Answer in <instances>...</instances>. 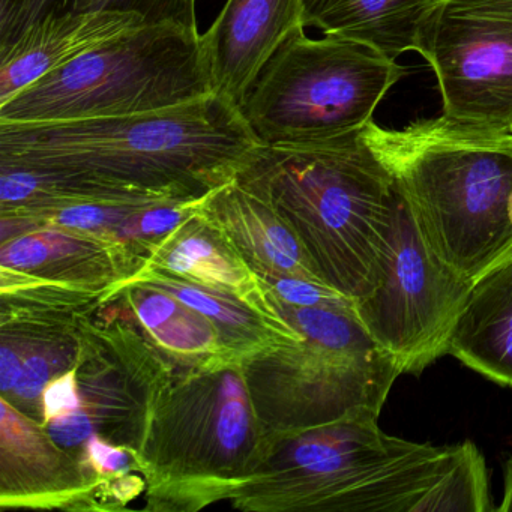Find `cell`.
Instances as JSON below:
<instances>
[{"label":"cell","instance_id":"9a60e30c","mask_svg":"<svg viewBox=\"0 0 512 512\" xmlns=\"http://www.w3.org/2000/svg\"><path fill=\"white\" fill-rule=\"evenodd\" d=\"M145 25L136 14L86 10L44 17L0 47V104L80 56Z\"/></svg>","mask_w":512,"mask_h":512},{"label":"cell","instance_id":"7402d4cb","mask_svg":"<svg viewBox=\"0 0 512 512\" xmlns=\"http://www.w3.org/2000/svg\"><path fill=\"white\" fill-rule=\"evenodd\" d=\"M88 10L136 14L145 25H173L199 32L196 0H91Z\"/></svg>","mask_w":512,"mask_h":512},{"label":"cell","instance_id":"d6986e66","mask_svg":"<svg viewBox=\"0 0 512 512\" xmlns=\"http://www.w3.org/2000/svg\"><path fill=\"white\" fill-rule=\"evenodd\" d=\"M448 353L512 388V251L473 281Z\"/></svg>","mask_w":512,"mask_h":512},{"label":"cell","instance_id":"277c9868","mask_svg":"<svg viewBox=\"0 0 512 512\" xmlns=\"http://www.w3.org/2000/svg\"><path fill=\"white\" fill-rule=\"evenodd\" d=\"M403 194L425 244L475 281L512 251V134L440 116L361 131Z\"/></svg>","mask_w":512,"mask_h":512},{"label":"cell","instance_id":"d4e9b609","mask_svg":"<svg viewBox=\"0 0 512 512\" xmlns=\"http://www.w3.org/2000/svg\"><path fill=\"white\" fill-rule=\"evenodd\" d=\"M505 490H503L502 505L499 511L512 512V458L506 464L505 470Z\"/></svg>","mask_w":512,"mask_h":512},{"label":"cell","instance_id":"9c48e42d","mask_svg":"<svg viewBox=\"0 0 512 512\" xmlns=\"http://www.w3.org/2000/svg\"><path fill=\"white\" fill-rule=\"evenodd\" d=\"M79 328L73 404L44 428L77 461L92 440L140 454L158 395L178 370L113 299L83 314Z\"/></svg>","mask_w":512,"mask_h":512},{"label":"cell","instance_id":"8992f818","mask_svg":"<svg viewBox=\"0 0 512 512\" xmlns=\"http://www.w3.org/2000/svg\"><path fill=\"white\" fill-rule=\"evenodd\" d=\"M269 295L278 313L304 334L301 341L242 361L251 401L269 439L347 416H379L404 373L365 331L355 308L295 307Z\"/></svg>","mask_w":512,"mask_h":512},{"label":"cell","instance_id":"52a82bcc","mask_svg":"<svg viewBox=\"0 0 512 512\" xmlns=\"http://www.w3.org/2000/svg\"><path fill=\"white\" fill-rule=\"evenodd\" d=\"M214 94L202 35L142 25L0 104V122L86 121L157 112Z\"/></svg>","mask_w":512,"mask_h":512},{"label":"cell","instance_id":"cb8c5ba5","mask_svg":"<svg viewBox=\"0 0 512 512\" xmlns=\"http://www.w3.org/2000/svg\"><path fill=\"white\" fill-rule=\"evenodd\" d=\"M91 0H20L19 10L7 28L0 31V47L16 41L38 20L88 10Z\"/></svg>","mask_w":512,"mask_h":512},{"label":"cell","instance_id":"8fae6325","mask_svg":"<svg viewBox=\"0 0 512 512\" xmlns=\"http://www.w3.org/2000/svg\"><path fill=\"white\" fill-rule=\"evenodd\" d=\"M418 53L436 74L445 118L512 134V0H436Z\"/></svg>","mask_w":512,"mask_h":512},{"label":"cell","instance_id":"ba28073f","mask_svg":"<svg viewBox=\"0 0 512 512\" xmlns=\"http://www.w3.org/2000/svg\"><path fill=\"white\" fill-rule=\"evenodd\" d=\"M406 68L371 47L296 31L251 85L241 106L262 145L311 143L364 130Z\"/></svg>","mask_w":512,"mask_h":512},{"label":"cell","instance_id":"2e32d148","mask_svg":"<svg viewBox=\"0 0 512 512\" xmlns=\"http://www.w3.org/2000/svg\"><path fill=\"white\" fill-rule=\"evenodd\" d=\"M199 211L226 235L257 277L323 283L292 229L235 179L203 197Z\"/></svg>","mask_w":512,"mask_h":512},{"label":"cell","instance_id":"5bb4252c","mask_svg":"<svg viewBox=\"0 0 512 512\" xmlns=\"http://www.w3.org/2000/svg\"><path fill=\"white\" fill-rule=\"evenodd\" d=\"M145 265L112 239L67 227L40 226L0 244L2 271L92 292H110Z\"/></svg>","mask_w":512,"mask_h":512},{"label":"cell","instance_id":"ac0fdd59","mask_svg":"<svg viewBox=\"0 0 512 512\" xmlns=\"http://www.w3.org/2000/svg\"><path fill=\"white\" fill-rule=\"evenodd\" d=\"M146 265L212 289L235 293L263 313L284 319L262 280L199 209L155 248Z\"/></svg>","mask_w":512,"mask_h":512},{"label":"cell","instance_id":"603a6c76","mask_svg":"<svg viewBox=\"0 0 512 512\" xmlns=\"http://www.w3.org/2000/svg\"><path fill=\"white\" fill-rule=\"evenodd\" d=\"M272 295L295 307L355 308V302L319 281L301 278H260Z\"/></svg>","mask_w":512,"mask_h":512},{"label":"cell","instance_id":"30bf717a","mask_svg":"<svg viewBox=\"0 0 512 512\" xmlns=\"http://www.w3.org/2000/svg\"><path fill=\"white\" fill-rule=\"evenodd\" d=\"M472 283L425 244L400 193L385 275L370 293L356 299L355 313L403 373L418 374L448 353Z\"/></svg>","mask_w":512,"mask_h":512},{"label":"cell","instance_id":"ffe728a7","mask_svg":"<svg viewBox=\"0 0 512 512\" xmlns=\"http://www.w3.org/2000/svg\"><path fill=\"white\" fill-rule=\"evenodd\" d=\"M436 0H302L304 26L364 44L395 61L418 52Z\"/></svg>","mask_w":512,"mask_h":512},{"label":"cell","instance_id":"7a4b0ae2","mask_svg":"<svg viewBox=\"0 0 512 512\" xmlns=\"http://www.w3.org/2000/svg\"><path fill=\"white\" fill-rule=\"evenodd\" d=\"M242 511L488 512L487 464L472 442L436 446L391 436L353 415L272 437Z\"/></svg>","mask_w":512,"mask_h":512},{"label":"cell","instance_id":"3957f363","mask_svg":"<svg viewBox=\"0 0 512 512\" xmlns=\"http://www.w3.org/2000/svg\"><path fill=\"white\" fill-rule=\"evenodd\" d=\"M235 181L280 215L323 283L355 302L382 281L400 191L361 131L260 143Z\"/></svg>","mask_w":512,"mask_h":512},{"label":"cell","instance_id":"7c38bea8","mask_svg":"<svg viewBox=\"0 0 512 512\" xmlns=\"http://www.w3.org/2000/svg\"><path fill=\"white\" fill-rule=\"evenodd\" d=\"M2 508L100 511L97 491L79 461L37 419L0 398Z\"/></svg>","mask_w":512,"mask_h":512},{"label":"cell","instance_id":"5b68a950","mask_svg":"<svg viewBox=\"0 0 512 512\" xmlns=\"http://www.w3.org/2000/svg\"><path fill=\"white\" fill-rule=\"evenodd\" d=\"M271 449L242 361L172 374L152 413L139 458L148 511H200L232 500Z\"/></svg>","mask_w":512,"mask_h":512},{"label":"cell","instance_id":"44dd1931","mask_svg":"<svg viewBox=\"0 0 512 512\" xmlns=\"http://www.w3.org/2000/svg\"><path fill=\"white\" fill-rule=\"evenodd\" d=\"M130 280L160 287L208 317L220 334L227 352L238 361L304 338V334L286 319L263 313L235 293L176 277L164 269L145 265Z\"/></svg>","mask_w":512,"mask_h":512},{"label":"cell","instance_id":"4fadbf2b","mask_svg":"<svg viewBox=\"0 0 512 512\" xmlns=\"http://www.w3.org/2000/svg\"><path fill=\"white\" fill-rule=\"evenodd\" d=\"M304 28L302 0H227L202 35L214 94L241 109L265 65Z\"/></svg>","mask_w":512,"mask_h":512},{"label":"cell","instance_id":"6da1fadb","mask_svg":"<svg viewBox=\"0 0 512 512\" xmlns=\"http://www.w3.org/2000/svg\"><path fill=\"white\" fill-rule=\"evenodd\" d=\"M259 145L241 110L217 94L118 118L0 122V163L46 173L67 205L202 200Z\"/></svg>","mask_w":512,"mask_h":512},{"label":"cell","instance_id":"e0dca14e","mask_svg":"<svg viewBox=\"0 0 512 512\" xmlns=\"http://www.w3.org/2000/svg\"><path fill=\"white\" fill-rule=\"evenodd\" d=\"M104 299L118 302L175 370L238 361L227 352L208 317L160 287L127 280Z\"/></svg>","mask_w":512,"mask_h":512},{"label":"cell","instance_id":"484cf974","mask_svg":"<svg viewBox=\"0 0 512 512\" xmlns=\"http://www.w3.org/2000/svg\"><path fill=\"white\" fill-rule=\"evenodd\" d=\"M509 212H511V220H512V197H511V205H509Z\"/></svg>","mask_w":512,"mask_h":512}]
</instances>
